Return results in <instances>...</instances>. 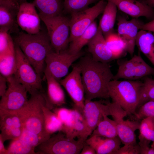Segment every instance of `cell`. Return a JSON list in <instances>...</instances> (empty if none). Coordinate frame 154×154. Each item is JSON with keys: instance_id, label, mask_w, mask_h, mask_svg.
I'll use <instances>...</instances> for the list:
<instances>
[{"instance_id": "1", "label": "cell", "mask_w": 154, "mask_h": 154, "mask_svg": "<svg viewBox=\"0 0 154 154\" xmlns=\"http://www.w3.org/2000/svg\"><path fill=\"white\" fill-rule=\"evenodd\" d=\"M77 64L81 70L85 99L110 98L108 86L114 75L109 63L96 61L90 55L83 56Z\"/></svg>"}, {"instance_id": "2", "label": "cell", "mask_w": 154, "mask_h": 154, "mask_svg": "<svg viewBox=\"0 0 154 154\" xmlns=\"http://www.w3.org/2000/svg\"><path fill=\"white\" fill-rule=\"evenodd\" d=\"M14 43L20 48L36 72L41 75L44 70L45 58L54 51L47 33L40 31L35 34L19 32Z\"/></svg>"}, {"instance_id": "3", "label": "cell", "mask_w": 154, "mask_h": 154, "mask_svg": "<svg viewBox=\"0 0 154 154\" xmlns=\"http://www.w3.org/2000/svg\"><path fill=\"white\" fill-rule=\"evenodd\" d=\"M46 95L38 92L31 95L27 104L16 112L24 128L37 135L42 142L48 139L51 135L45 127L42 106L46 103Z\"/></svg>"}, {"instance_id": "4", "label": "cell", "mask_w": 154, "mask_h": 154, "mask_svg": "<svg viewBox=\"0 0 154 154\" xmlns=\"http://www.w3.org/2000/svg\"><path fill=\"white\" fill-rule=\"evenodd\" d=\"M143 81L113 80L108 86L112 102L118 103L129 116H134L137 110L140 90Z\"/></svg>"}, {"instance_id": "5", "label": "cell", "mask_w": 154, "mask_h": 154, "mask_svg": "<svg viewBox=\"0 0 154 154\" xmlns=\"http://www.w3.org/2000/svg\"><path fill=\"white\" fill-rule=\"evenodd\" d=\"M39 15L46 26L54 51L58 53L68 49L70 44V19L62 14L52 16Z\"/></svg>"}, {"instance_id": "6", "label": "cell", "mask_w": 154, "mask_h": 154, "mask_svg": "<svg viewBox=\"0 0 154 154\" xmlns=\"http://www.w3.org/2000/svg\"><path fill=\"white\" fill-rule=\"evenodd\" d=\"M14 44L17 60L14 76L31 95L43 93L41 75L36 72L19 46Z\"/></svg>"}, {"instance_id": "7", "label": "cell", "mask_w": 154, "mask_h": 154, "mask_svg": "<svg viewBox=\"0 0 154 154\" xmlns=\"http://www.w3.org/2000/svg\"><path fill=\"white\" fill-rule=\"evenodd\" d=\"M85 141L69 138L58 131L36 147V152L38 154H78Z\"/></svg>"}, {"instance_id": "8", "label": "cell", "mask_w": 154, "mask_h": 154, "mask_svg": "<svg viewBox=\"0 0 154 154\" xmlns=\"http://www.w3.org/2000/svg\"><path fill=\"white\" fill-rule=\"evenodd\" d=\"M100 0L95 5L71 14L70 43L81 35L103 13L107 2Z\"/></svg>"}, {"instance_id": "9", "label": "cell", "mask_w": 154, "mask_h": 154, "mask_svg": "<svg viewBox=\"0 0 154 154\" xmlns=\"http://www.w3.org/2000/svg\"><path fill=\"white\" fill-rule=\"evenodd\" d=\"M118 68L113 80L124 79L135 80L150 75H154V68L148 64L140 53L134 55L129 60L118 59Z\"/></svg>"}, {"instance_id": "10", "label": "cell", "mask_w": 154, "mask_h": 154, "mask_svg": "<svg viewBox=\"0 0 154 154\" xmlns=\"http://www.w3.org/2000/svg\"><path fill=\"white\" fill-rule=\"evenodd\" d=\"M110 115L116 124L118 136L124 145L135 144V131L139 129L140 123L138 121L124 120L126 112L116 102L108 103Z\"/></svg>"}, {"instance_id": "11", "label": "cell", "mask_w": 154, "mask_h": 154, "mask_svg": "<svg viewBox=\"0 0 154 154\" xmlns=\"http://www.w3.org/2000/svg\"><path fill=\"white\" fill-rule=\"evenodd\" d=\"M6 78L7 88L5 93L1 97L0 110L16 112L27 104L28 101V92L14 75Z\"/></svg>"}, {"instance_id": "12", "label": "cell", "mask_w": 154, "mask_h": 154, "mask_svg": "<svg viewBox=\"0 0 154 154\" xmlns=\"http://www.w3.org/2000/svg\"><path fill=\"white\" fill-rule=\"evenodd\" d=\"M84 54L82 50L76 53H71L68 49L58 53L53 51L48 54L45 58V68L59 81L67 74L72 63Z\"/></svg>"}, {"instance_id": "13", "label": "cell", "mask_w": 154, "mask_h": 154, "mask_svg": "<svg viewBox=\"0 0 154 154\" xmlns=\"http://www.w3.org/2000/svg\"><path fill=\"white\" fill-rule=\"evenodd\" d=\"M72 71L59 82L65 89L74 104V108L82 114L84 106V90L81 70L77 64L72 65Z\"/></svg>"}, {"instance_id": "14", "label": "cell", "mask_w": 154, "mask_h": 154, "mask_svg": "<svg viewBox=\"0 0 154 154\" xmlns=\"http://www.w3.org/2000/svg\"><path fill=\"white\" fill-rule=\"evenodd\" d=\"M117 34L125 42L127 52L132 56L134 53L137 36L143 22L138 19L133 18L128 20L121 15H117Z\"/></svg>"}, {"instance_id": "15", "label": "cell", "mask_w": 154, "mask_h": 154, "mask_svg": "<svg viewBox=\"0 0 154 154\" xmlns=\"http://www.w3.org/2000/svg\"><path fill=\"white\" fill-rule=\"evenodd\" d=\"M33 3L27 1L20 4L17 16L18 26L26 33L35 34L41 30V19Z\"/></svg>"}, {"instance_id": "16", "label": "cell", "mask_w": 154, "mask_h": 154, "mask_svg": "<svg viewBox=\"0 0 154 154\" xmlns=\"http://www.w3.org/2000/svg\"><path fill=\"white\" fill-rule=\"evenodd\" d=\"M24 127L17 113L0 110L1 137L3 141L19 138Z\"/></svg>"}, {"instance_id": "17", "label": "cell", "mask_w": 154, "mask_h": 154, "mask_svg": "<svg viewBox=\"0 0 154 154\" xmlns=\"http://www.w3.org/2000/svg\"><path fill=\"white\" fill-rule=\"evenodd\" d=\"M85 119L89 136L96 129L104 115H110L108 103L85 99L82 113Z\"/></svg>"}, {"instance_id": "18", "label": "cell", "mask_w": 154, "mask_h": 154, "mask_svg": "<svg viewBox=\"0 0 154 154\" xmlns=\"http://www.w3.org/2000/svg\"><path fill=\"white\" fill-rule=\"evenodd\" d=\"M114 3L117 9L132 17H143L151 21L154 19V8L137 0H104Z\"/></svg>"}, {"instance_id": "19", "label": "cell", "mask_w": 154, "mask_h": 154, "mask_svg": "<svg viewBox=\"0 0 154 154\" xmlns=\"http://www.w3.org/2000/svg\"><path fill=\"white\" fill-rule=\"evenodd\" d=\"M87 45L88 52L96 61L108 63L116 59L108 47L105 38L98 27L96 35Z\"/></svg>"}, {"instance_id": "20", "label": "cell", "mask_w": 154, "mask_h": 154, "mask_svg": "<svg viewBox=\"0 0 154 154\" xmlns=\"http://www.w3.org/2000/svg\"><path fill=\"white\" fill-rule=\"evenodd\" d=\"M20 5L10 1L0 0V29L8 30L10 33L19 32L17 16Z\"/></svg>"}, {"instance_id": "21", "label": "cell", "mask_w": 154, "mask_h": 154, "mask_svg": "<svg viewBox=\"0 0 154 154\" xmlns=\"http://www.w3.org/2000/svg\"><path fill=\"white\" fill-rule=\"evenodd\" d=\"M70 138L86 141L89 135L86 124L82 114L74 108L69 122L63 127L61 131Z\"/></svg>"}, {"instance_id": "22", "label": "cell", "mask_w": 154, "mask_h": 154, "mask_svg": "<svg viewBox=\"0 0 154 154\" xmlns=\"http://www.w3.org/2000/svg\"><path fill=\"white\" fill-rule=\"evenodd\" d=\"M85 142L95 149L96 154H116L121 143L118 136L108 138L96 135L90 136Z\"/></svg>"}, {"instance_id": "23", "label": "cell", "mask_w": 154, "mask_h": 154, "mask_svg": "<svg viewBox=\"0 0 154 154\" xmlns=\"http://www.w3.org/2000/svg\"><path fill=\"white\" fill-rule=\"evenodd\" d=\"M44 72L46 80L48 101L54 108L66 104L65 95L61 85L46 68Z\"/></svg>"}, {"instance_id": "24", "label": "cell", "mask_w": 154, "mask_h": 154, "mask_svg": "<svg viewBox=\"0 0 154 154\" xmlns=\"http://www.w3.org/2000/svg\"><path fill=\"white\" fill-rule=\"evenodd\" d=\"M135 45L154 66V35L153 32L140 30L137 36Z\"/></svg>"}, {"instance_id": "25", "label": "cell", "mask_w": 154, "mask_h": 154, "mask_svg": "<svg viewBox=\"0 0 154 154\" xmlns=\"http://www.w3.org/2000/svg\"><path fill=\"white\" fill-rule=\"evenodd\" d=\"M117 13V8L115 5L111 1H108L98 26L105 38L114 33Z\"/></svg>"}, {"instance_id": "26", "label": "cell", "mask_w": 154, "mask_h": 154, "mask_svg": "<svg viewBox=\"0 0 154 154\" xmlns=\"http://www.w3.org/2000/svg\"><path fill=\"white\" fill-rule=\"evenodd\" d=\"M33 3L39 14L52 16L61 14L64 8V0H34Z\"/></svg>"}, {"instance_id": "27", "label": "cell", "mask_w": 154, "mask_h": 154, "mask_svg": "<svg viewBox=\"0 0 154 154\" xmlns=\"http://www.w3.org/2000/svg\"><path fill=\"white\" fill-rule=\"evenodd\" d=\"M98 27L94 21L79 37L70 42L68 48L70 52L75 54L81 51L82 48L87 44L96 33Z\"/></svg>"}, {"instance_id": "28", "label": "cell", "mask_w": 154, "mask_h": 154, "mask_svg": "<svg viewBox=\"0 0 154 154\" xmlns=\"http://www.w3.org/2000/svg\"><path fill=\"white\" fill-rule=\"evenodd\" d=\"M108 116L104 115L103 119L90 136L96 135L108 138L118 136L116 122Z\"/></svg>"}, {"instance_id": "29", "label": "cell", "mask_w": 154, "mask_h": 154, "mask_svg": "<svg viewBox=\"0 0 154 154\" xmlns=\"http://www.w3.org/2000/svg\"><path fill=\"white\" fill-rule=\"evenodd\" d=\"M105 38L108 47L116 59L127 52L126 42L117 33H114Z\"/></svg>"}, {"instance_id": "30", "label": "cell", "mask_w": 154, "mask_h": 154, "mask_svg": "<svg viewBox=\"0 0 154 154\" xmlns=\"http://www.w3.org/2000/svg\"><path fill=\"white\" fill-rule=\"evenodd\" d=\"M139 129V142L150 143L154 141V116H150L142 119Z\"/></svg>"}, {"instance_id": "31", "label": "cell", "mask_w": 154, "mask_h": 154, "mask_svg": "<svg viewBox=\"0 0 154 154\" xmlns=\"http://www.w3.org/2000/svg\"><path fill=\"white\" fill-rule=\"evenodd\" d=\"M17 60L15 50L0 56V74L7 78L14 75L16 68Z\"/></svg>"}, {"instance_id": "32", "label": "cell", "mask_w": 154, "mask_h": 154, "mask_svg": "<svg viewBox=\"0 0 154 154\" xmlns=\"http://www.w3.org/2000/svg\"><path fill=\"white\" fill-rule=\"evenodd\" d=\"M46 103L42 106L46 129L51 135L57 132L61 131L63 124L54 112L46 106Z\"/></svg>"}, {"instance_id": "33", "label": "cell", "mask_w": 154, "mask_h": 154, "mask_svg": "<svg viewBox=\"0 0 154 154\" xmlns=\"http://www.w3.org/2000/svg\"><path fill=\"white\" fill-rule=\"evenodd\" d=\"M142 79L143 84L140 90L137 110L144 104L154 100V79L148 76Z\"/></svg>"}, {"instance_id": "34", "label": "cell", "mask_w": 154, "mask_h": 154, "mask_svg": "<svg viewBox=\"0 0 154 154\" xmlns=\"http://www.w3.org/2000/svg\"><path fill=\"white\" fill-rule=\"evenodd\" d=\"M7 150V154H38L35 151V148L19 138L13 140Z\"/></svg>"}, {"instance_id": "35", "label": "cell", "mask_w": 154, "mask_h": 154, "mask_svg": "<svg viewBox=\"0 0 154 154\" xmlns=\"http://www.w3.org/2000/svg\"><path fill=\"white\" fill-rule=\"evenodd\" d=\"M98 0H64L63 11L71 14L88 8Z\"/></svg>"}, {"instance_id": "36", "label": "cell", "mask_w": 154, "mask_h": 154, "mask_svg": "<svg viewBox=\"0 0 154 154\" xmlns=\"http://www.w3.org/2000/svg\"><path fill=\"white\" fill-rule=\"evenodd\" d=\"M8 30L0 29V56L15 50L14 42Z\"/></svg>"}, {"instance_id": "37", "label": "cell", "mask_w": 154, "mask_h": 154, "mask_svg": "<svg viewBox=\"0 0 154 154\" xmlns=\"http://www.w3.org/2000/svg\"><path fill=\"white\" fill-rule=\"evenodd\" d=\"M133 116L137 121L147 117L154 116V100L148 102L140 106Z\"/></svg>"}, {"instance_id": "38", "label": "cell", "mask_w": 154, "mask_h": 154, "mask_svg": "<svg viewBox=\"0 0 154 154\" xmlns=\"http://www.w3.org/2000/svg\"><path fill=\"white\" fill-rule=\"evenodd\" d=\"M19 138L35 148L42 143L37 135L24 127Z\"/></svg>"}, {"instance_id": "39", "label": "cell", "mask_w": 154, "mask_h": 154, "mask_svg": "<svg viewBox=\"0 0 154 154\" xmlns=\"http://www.w3.org/2000/svg\"><path fill=\"white\" fill-rule=\"evenodd\" d=\"M53 112L63 124V126L67 124L71 119L72 109L64 108H56L53 109Z\"/></svg>"}, {"instance_id": "40", "label": "cell", "mask_w": 154, "mask_h": 154, "mask_svg": "<svg viewBox=\"0 0 154 154\" xmlns=\"http://www.w3.org/2000/svg\"><path fill=\"white\" fill-rule=\"evenodd\" d=\"M116 154H140V147L137 143L124 145L119 148Z\"/></svg>"}, {"instance_id": "41", "label": "cell", "mask_w": 154, "mask_h": 154, "mask_svg": "<svg viewBox=\"0 0 154 154\" xmlns=\"http://www.w3.org/2000/svg\"><path fill=\"white\" fill-rule=\"evenodd\" d=\"M7 78L1 74L0 75V96H2L5 93L7 88Z\"/></svg>"}, {"instance_id": "42", "label": "cell", "mask_w": 154, "mask_h": 154, "mask_svg": "<svg viewBox=\"0 0 154 154\" xmlns=\"http://www.w3.org/2000/svg\"><path fill=\"white\" fill-rule=\"evenodd\" d=\"M80 154H96L95 149L91 146L84 143Z\"/></svg>"}, {"instance_id": "43", "label": "cell", "mask_w": 154, "mask_h": 154, "mask_svg": "<svg viewBox=\"0 0 154 154\" xmlns=\"http://www.w3.org/2000/svg\"><path fill=\"white\" fill-rule=\"evenodd\" d=\"M141 29L154 33V19L146 23H144L141 26Z\"/></svg>"}, {"instance_id": "44", "label": "cell", "mask_w": 154, "mask_h": 154, "mask_svg": "<svg viewBox=\"0 0 154 154\" xmlns=\"http://www.w3.org/2000/svg\"><path fill=\"white\" fill-rule=\"evenodd\" d=\"M4 143L0 137V154H7V150L5 148Z\"/></svg>"}, {"instance_id": "45", "label": "cell", "mask_w": 154, "mask_h": 154, "mask_svg": "<svg viewBox=\"0 0 154 154\" xmlns=\"http://www.w3.org/2000/svg\"><path fill=\"white\" fill-rule=\"evenodd\" d=\"M149 7L154 8V0H137Z\"/></svg>"}, {"instance_id": "46", "label": "cell", "mask_w": 154, "mask_h": 154, "mask_svg": "<svg viewBox=\"0 0 154 154\" xmlns=\"http://www.w3.org/2000/svg\"><path fill=\"white\" fill-rule=\"evenodd\" d=\"M143 154H154V141L151 145V147H149L143 153Z\"/></svg>"}, {"instance_id": "47", "label": "cell", "mask_w": 154, "mask_h": 154, "mask_svg": "<svg viewBox=\"0 0 154 154\" xmlns=\"http://www.w3.org/2000/svg\"><path fill=\"white\" fill-rule=\"evenodd\" d=\"M0 0L9 1H10L13 3L19 4V3L17 2V0Z\"/></svg>"}, {"instance_id": "48", "label": "cell", "mask_w": 154, "mask_h": 154, "mask_svg": "<svg viewBox=\"0 0 154 154\" xmlns=\"http://www.w3.org/2000/svg\"><path fill=\"white\" fill-rule=\"evenodd\" d=\"M17 2L19 4L25 2L27 1V0H17Z\"/></svg>"}, {"instance_id": "49", "label": "cell", "mask_w": 154, "mask_h": 154, "mask_svg": "<svg viewBox=\"0 0 154 154\" xmlns=\"http://www.w3.org/2000/svg\"><path fill=\"white\" fill-rule=\"evenodd\" d=\"M153 35H154V33H153Z\"/></svg>"}]
</instances>
